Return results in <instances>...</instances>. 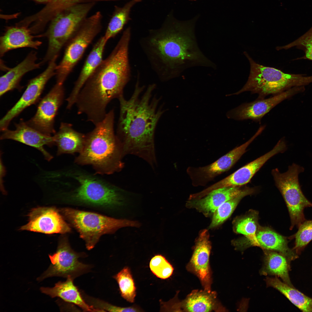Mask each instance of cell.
<instances>
[{"label": "cell", "mask_w": 312, "mask_h": 312, "mask_svg": "<svg viewBox=\"0 0 312 312\" xmlns=\"http://www.w3.org/2000/svg\"><path fill=\"white\" fill-rule=\"evenodd\" d=\"M195 20H168L160 28L149 30L139 44L150 66L162 81L178 76L195 66L216 67L202 52L195 33Z\"/></svg>", "instance_id": "cell-1"}, {"label": "cell", "mask_w": 312, "mask_h": 312, "mask_svg": "<svg viewBox=\"0 0 312 312\" xmlns=\"http://www.w3.org/2000/svg\"><path fill=\"white\" fill-rule=\"evenodd\" d=\"M131 97H119L120 112L116 136L123 157L132 155L142 158L153 169L157 166L154 136L157 123L164 112L160 99L153 95L155 84L139 85V77Z\"/></svg>", "instance_id": "cell-2"}, {"label": "cell", "mask_w": 312, "mask_h": 312, "mask_svg": "<svg viewBox=\"0 0 312 312\" xmlns=\"http://www.w3.org/2000/svg\"><path fill=\"white\" fill-rule=\"evenodd\" d=\"M131 31L126 28L109 55L87 80L79 95L83 103L99 112L106 110L113 99L123 95L131 75L129 57Z\"/></svg>", "instance_id": "cell-3"}, {"label": "cell", "mask_w": 312, "mask_h": 312, "mask_svg": "<svg viewBox=\"0 0 312 312\" xmlns=\"http://www.w3.org/2000/svg\"><path fill=\"white\" fill-rule=\"evenodd\" d=\"M114 119L112 109L86 135L84 145L76 159L77 163L91 165L101 174H110L122 169L123 157L120 143L114 133Z\"/></svg>", "instance_id": "cell-4"}, {"label": "cell", "mask_w": 312, "mask_h": 312, "mask_svg": "<svg viewBox=\"0 0 312 312\" xmlns=\"http://www.w3.org/2000/svg\"><path fill=\"white\" fill-rule=\"evenodd\" d=\"M244 53L250 64L249 75L243 88L232 94L249 91L257 94L258 99H262L269 95H276L294 87H304L312 83V75L285 73L257 63L246 52Z\"/></svg>", "instance_id": "cell-5"}, {"label": "cell", "mask_w": 312, "mask_h": 312, "mask_svg": "<svg viewBox=\"0 0 312 312\" xmlns=\"http://www.w3.org/2000/svg\"><path fill=\"white\" fill-rule=\"evenodd\" d=\"M60 210L78 231L88 250L94 248L103 235L113 233L123 227H138L140 226L137 221L117 219L70 208H62Z\"/></svg>", "instance_id": "cell-6"}, {"label": "cell", "mask_w": 312, "mask_h": 312, "mask_svg": "<svg viewBox=\"0 0 312 312\" xmlns=\"http://www.w3.org/2000/svg\"><path fill=\"white\" fill-rule=\"evenodd\" d=\"M96 3L77 4L60 12L51 21L46 32L42 34L48 40L47 49L42 64L58 56L62 48L74 35Z\"/></svg>", "instance_id": "cell-7"}, {"label": "cell", "mask_w": 312, "mask_h": 312, "mask_svg": "<svg viewBox=\"0 0 312 312\" xmlns=\"http://www.w3.org/2000/svg\"><path fill=\"white\" fill-rule=\"evenodd\" d=\"M103 15L97 11L87 17L66 46L63 56L56 69L57 83L63 84L86 50L102 28Z\"/></svg>", "instance_id": "cell-8"}, {"label": "cell", "mask_w": 312, "mask_h": 312, "mask_svg": "<svg viewBox=\"0 0 312 312\" xmlns=\"http://www.w3.org/2000/svg\"><path fill=\"white\" fill-rule=\"evenodd\" d=\"M304 170L303 167L293 163L284 173L280 172L277 169L272 171L275 184L282 195L288 210L291 230L296 226L298 227L305 220L304 209L312 207V203L302 191L299 182L298 175Z\"/></svg>", "instance_id": "cell-9"}, {"label": "cell", "mask_w": 312, "mask_h": 312, "mask_svg": "<svg viewBox=\"0 0 312 312\" xmlns=\"http://www.w3.org/2000/svg\"><path fill=\"white\" fill-rule=\"evenodd\" d=\"M78 186L72 198L79 203L87 205L113 207L122 203L123 196L118 188L90 176H76Z\"/></svg>", "instance_id": "cell-10"}, {"label": "cell", "mask_w": 312, "mask_h": 312, "mask_svg": "<svg viewBox=\"0 0 312 312\" xmlns=\"http://www.w3.org/2000/svg\"><path fill=\"white\" fill-rule=\"evenodd\" d=\"M49 256L51 263L47 269L37 278L38 281L54 276L70 277L74 279L90 268L89 265L79 260L81 254L73 250L65 238L60 241L56 252L49 255Z\"/></svg>", "instance_id": "cell-11"}, {"label": "cell", "mask_w": 312, "mask_h": 312, "mask_svg": "<svg viewBox=\"0 0 312 312\" xmlns=\"http://www.w3.org/2000/svg\"><path fill=\"white\" fill-rule=\"evenodd\" d=\"M58 56H55L49 62L46 69L38 75L31 79L22 96L14 106L7 112L0 121V129H8L11 121L24 109L35 103L39 99L49 80L56 75Z\"/></svg>", "instance_id": "cell-12"}, {"label": "cell", "mask_w": 312, "mask_h": 312, "mask_svg": "<svg viewBox=\"0 0 312 312\" xmlns=\"http://www.w3.org/2000/svg\"><path fill=\"white\" fill-rule=\"evenodd\" d=\"M64 94L63 84L56 83L41 100L35 115L27 123L44 134L50 135L55 134V118L62 104Z\"/></svg>", "instance_id": "cell-13"}, {"label": "cell", "mask_w": 312, "mask_h": 312, "mask_svg": "<svg viewBox=\"0 0 312 312\" xmlns=\"http://www.w3.org/2000/svg\"><path fill=\"white\" fill-rule=\"evenodd\" d=\"M304 86L295 87L266 99H257L242 104L229 111V118L237 120L251 119L259 121L272 109L283 101L305 90Z\"/></svg>", "instance_id": "cell-14"}, {"label": "cell", "mask_w": 312, "mask_h": 312, "mask_svg": "<svg viewBox=\"0 0 312 312\" xmlns=\"http://www.w3.org/2000/svg\"><path fill=\"white\" fill-rule=\"evenodd\" d=\"M28 222L20 229L46 234H65L71 229L59 211L53 207L32 209L28 214Z\"/></svg>", "instance_id": "cell-15"}, {"label": "cell", "mask_w": 312, "mask_h": 312, "mask_svg": "<svg viewBox=\"0 0 312 312\" xmlns=\"http://www.w3.org/2000/svg\"><path fill=\"white\" fill-rule=\"evenodd\" d=\"M286 148V145L284 140H280L270 151L203 191V193L207 195L211 191L219 188L241 186L246 184L269 159L277 154L284 151Z\"/></svg>", "instance_id": "cell-16"}, {"label": "cell", "mask_w": 312, "mask_h": 312, "mask_svg": "<svg viewBox=\"0 0 312 312\" xmlns=\"http://www.w3.org/2000/svg\"><path fill=\"white\" fill-rule=\"evenodd\" d=\"M15 126L14 130L7 129L2 131L1 139L12 140L36 148L42 153L45 159L48 161L53 158L44 146L45 145L51 146L55 145L53 136L39 131L23 120L16 124Z\"/></svg>", "instance_id": "cell-17"}, {"label": "cell", "mask_w": 312, "mask_h": 312, "mask_svg": "<svg viewBox=\"0 0 312 312\" xmlns=\"http://www.w3.org/2000/svg\"><path fill=\"white\" fill-rule=\"evenodd\" d=\"M209 237L206 229L200 233L188 267L198 277L204 289L211 290L209 259L211 247Z\"/></svg>", "instance_id": "cell-18"}, {"label": "cell", "mask_w": 312, "mask_h": 312, "mask_svg": "<svg viewBox=\"0 0 312 312\" xmlns=\"http://www.w3.org/2000/svg\"><path fill=\"white\" fill-rule=\"evenodd\" d=\"M107 40L103 36L95 43L87 57L69 96L66 99L67 108L70 109L75 104L77 96L84 85L103 60V55Z\"/></svg>", "instance_id": "cell-19"}, {"label": "cell", "mask_w": 312, "mask_h": 312, "mask_svg": "<svg viewBox=\"0 0 312 312\" xmlns=\"http://www.w3.org/2000/svg\"><path fill=\"white\" fill-rule=\"evenodd\" d=\"M32 34L28 27L16 25L8 27L0 38V57L14 49L24 47L38 49L42 42L34 39L42 35Z\"/></svg>", "instance_id": "cell-20"}, {"label": "cell", "mask_w": 312, "mask_h": 312, "mask_svg": "<svg viewBox=\"0 0 312 312\" xmlns=\"http://www.w3.org/2000/svg\"><path fill=\"white\" fill-rule=\"evenodd\" d=\"M169 310L188 312H210L220 310L216 300V294L211 290H194L180 302H169Z\"/></svg>", "instance_id": "cell-21"}, {"label": "cell", "mask_w": 312, "mask_h": 312, "mask_svg": "<svg viewBox=\"0 0 312 312\" xmlns=\"http://www.w3.org/2000/svg\"><path fill=\"white\" fill-rule=\"evenodd\" d=\"M241 186L225 187L214 190L203 198L189 201L187 206L194 208L206 215L213 213L224 202L239 195L246 189Z\"/></svg>", "instance_id": "cell-22"}, {"label": "cell", "mask_w": 312, "mask_h": 312, "mask_svg": "<svg viewBox=\"0 0 312 312\" xmlns=\"http://www.w3.org/2000/svg\"><path fill=\"white\" fill-rule=\"evenodd\" d=\"M37 52H30L25 58L16 66L9 68L0 78V96L15 89L20 88V82L23 76L27 73L39 68L41 62L37 63Z\"/></svg>", "instance_id": "cell-23"}, {"label": "cell", "mask_w": 312, "mask_h": 312, "mask_svg": "<svg viewBox=\"0 0 312 312\" xmlns=\"http://www.w3.org/2000/svg\"><path fill=\"white\" fill-rule=\"evenodd\" d=\"M73 280L71 277H68L66 281L59 282L53 287H42L40 290L42 293L52 298L58 297L66 302L73 303L84 311L101 312L86 303L74 284Z\"/></svg>", "instance_id": "cell-24"}, {"label": "cell", "mask_w": 312, "mask_h": 312, "mask_svg": "<svg viewBox=\"0 0 312 312\" xmlns=\"http://www.w3.org/2000/svg\"><path fill=\"white\" fill-rule=\"evenodd\" d=\"M53 137L57 147V155H60L80 153L83 148L86 135L74 129L72 124L62 122Z\"/></svg>", "instance_id": "cell-25"}, {"label": "cell", "mask_w": 312, "mask_h": 312, "mask_svg": "<svg viewBox=\"0 0 312 312\" xmlns=\"http://www.w3.org/2000/svg\"><path fill=\"white\" fill-rule=\"evenodd\" d=\"M257 137L255 134L249 140L223 155L213 163L199 169L203 177L210 179L230 169L245 153L247 148Z\"/></svg>", "instance_id": "cell-26"}, {"label": "cell", "mask_w": 312, "mask_h": 312, "mask_svg": "<svg viewBox=\"0 0 312 312\" xmlns=\"http://www.w3.org/2000/svg\"><path fill=\"white\" fill-rule=\"evenodd\" d=\"M248 244V245H257L267 249L278 251L289 261L298 257L294 250L288 247L287 241L284 237L269 229L258 231L255 238L249 240Z\"/></svg>", "instance_id": "cell-27"}, {"label": "cell", "mask_w": 312, "mask_h": 312, "mask_svg": "<svg viewBox=\"0 0 312 312\" xmlns=\"http://www.w3.org/2000/svg\"><path fill=\"white\" fill-rule=\"evenodd\" d=\"M266 282L268 286L277 289L302 311L312 312V298L293 287L282 282L276 276L274 278L268 277Z\"/></svg>", "instance_id": "cell-28"}, {"label": "cell", "mask_w": 312, "mask_h": 312, "mask_svg": "<svg viewBox=\"0 0 312 312\" xmlns=\"http://www.w3.org/2000/svg\"><path fill=\"white\" fill-rule=\"evenodd\" d=\"M264 260V265L262 273L277 276L281 278L285 283L293 287L288 273L289 261L285 256L281 254L270 252L265 254Z\"/></svg>", "instance_id": "cell-29"}, {"label": "cell", "mask_w": 312, "mask_h": 312, "mask_svg": "<svg viewBox=\"0 0 312 312\" xmlns=\"http://www.w3.org/2000/svg\"><path fill=\"white\" fill-rule=\"evenodd\" d=\"M142 0H131L122 7L115 5L112 15L103 36L107 41L117 35L124 26L131 19V9L134 5Z\"/></svg>", "instance_id": "cell-30"}, {"label": "cell", "mask_w": 312, "mask_h": 312, "mask_svg": "<svg viewBox=\"0 0 312 312\" xmlns=\"http://www.w3.org/2000/svg\"><path fill=\"white\" fill-rule=\"evenodd\" d=\"M120 0H52L40 10L43 17L51 21L58 14L72 6L79 4L116 1Z\"/></svg>", "instance_id": "cell-31"}, {"label": "cell", "mask_w": 312, "mask_h": 312, "mask_svg": "<svg viewBox=\"0 0 312 312\" xmlns=\"http://www.w3.org/2000/svg\"><path fill=\"white\" fill-rule=\"evenodd\" d=\"M254 190L252 188L247 187L243 192L220 205L213 213L209 228L214 227L223 222L230 216L241 199L244 197L251 194Z\"/></svg>", "instance_id": "cell-32"}, {"label": "cell", "mask_w": 312, "mask_h": 312, "mask_svg": "<svg viewBox=\"0 0 312 312\" xmlns=\"http://www.w3.org/2000/svg\"><path fill=\"white\" fill-rule=\"evenodd\" d=\"M114 278L118 284L122 296L130 302H133L136 289L129 268L124 267Z\"/></svg>", "instance_id": "cell-33"}, {"label": "cell", "mask_w": 312, "mask_h": 312, "mask_svg": "<svg viewBox=\"0 0 312 312\" xmlns=\"http://www.w3.org/2000/svg\"><path fill=\"white\" fill-rule=\"evenodd\" d=\"M298 228V231L294 236L295 239L293 249L297 254L312 240V220H305Z\"/></svg>", "instance_id": "cell-34"}, {"label": "cell", "mask_w": 312, "mask_h": 312, "mask_svg": "<svg viewBox=\"0 0 312 312\" xmlns=\"http://www.w3.org/2000/svg\"><path fill=\"white\" fill-rule=\"evenodd\" d=\"M294 47L302 49L304 52L305 55L301 58L312 61V27L294 41L284 46L277 47L276 49L278 50L287 49Z\"/></svg>", "instance_id": "cell-35"}, {"label": "cell", "mask_w": 312, "mask_h": 312, "mask_svg": "<svg viewBox=\"0 0 312 312\" xmlns=\"http://www.w3.org/2000/svg\"><path fill=\"white\" fill-rule=\"evenodd\" d=\"M149 267L155 275L163 279L169 277L172 274L174 270L171 265L161 255H155L151 259Z\"/></svg>", "instance_id": "cell-36"}, {"label": "cell", "mask_w": 312, "mask_h": 312, "mask_svg": "<svg viewBox=\"0 0 312 312\" xmlns=\"http://www.w3.org/2000/svg\"><path fill=\"white\" fill-rule=\"evenodd\" d=\"M83 299L90 305L102 312H138L139 308L135 306L122 307L114 306L98 299L85 296Z\"/></svg>", "instance_id": "cell-37"}, {"label": "cell", "mask_w": 312, "mask_h": 312, "mask_svg": "<svg viewBox=\"0 0 312 312\" xmlns=\"http://www.w3.org/2000/svg\"><path fill=\"white\" fill-rule=\"evenodd\" d=\"M257 228L255 220L250 217L241 219L235 226L237 233L244 235L250 240L255 237Z\"/></svg>", "instance_id": "cell-38"}, {"label": "cell", "mask_w": 312, "mask_h": 312, "mask_svg": "<svg viewBox=\"0 0 312 312\" xmlns=\"http://www.w3.org/2000/svg\"><path fill=\"white\" fill-rule=\"evenodd\" d=\"M6 170L1 157L0 161V187L1 190L3 192H5L3 184V178L6 173Z\"/></svg>", "instance_id": "cell-39"}, {"label": "cell", "mask_w": 312, "mask_h": 312, "mask_svg": "<svg viewBox=\"0 0 312 312\" xmlns=\"http://www.w3.org/2000/svg\"><path fill=\"white\" fill-rule=\"evenodd\" d=\"M37 2L40 3H47L50 2L52 0H32Z\"/></svg>", "instance_id": "cell-40"}, {"label": "cell", "mask_w": 312, "mask_h": 312, "mask_svg": "<svg viewBox=\"0 0 312 312\" xmlns=\"http://www.w3.org/2000/svg\"><path fill=\"white\" fill-rule=\"evenodd\" d=\"M190 0V1H195V0Z\"/></svg>", "instance_id": "cell-41"}]
</instances>
